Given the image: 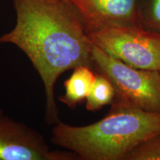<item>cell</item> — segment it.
Returning a JSON list of instances; mask_svg holds the SVG:
<instances>
[{
  "label": "cell",
  "instance_id": "obj_1",
  "mask_svg": "<svg viewBox=\"0 0 160 160\" xmlns=\"http://www.w3.org/2000/svg\"><path fill=\"white\" fill-rule=\"evenodd\" d=\"M16 25L0 43L17 46L27 55L45 88V121L59 122L54 86L64 72L80 65L93 68L92 46L85 28L65 0H13Z\"/></svg>",
  "mask_w": 160,
  "mask_h": 160
},
{
  "label": "cell",
  "instance_id": "obj_2",
  "mask_svg": "<svg viewBox=\"0 0 160 160\" xmlns=\"http://www.w3.org/2000/svg\"><path fill=\"white\" fill-rule=\"evenodd\" d=\"M160 133V112H148L114 99L105 117L91 125L58 122L51 142L81 160H125L139 144Z\"/></svg>",
  "mask_w": 160,
  "mask_h": 160
},
{
  "label": "cell",
  "instance_id": "obj_3",
  "mask_svg": "<svg viewBox=\"0 0 160 160\" xmlns=\"http://www.w3.org/2000/svg\"><path fill=\"white\" fill-rule=\"evenodd\" d=\"M93 68L105 75L115 88L114 99L148 112H160L159 71L132 67L92 46Z\"/></svg>",
  "mask_w": 160,
  "mask_h": 160
},
{
  "label": "cell",
  "instance_id": "obj_4",
  "mask_svg": "<svg viewBox=\"0 0 160 160\" xmlns=\"http://www.w3.org/2000/svg\"><path fill=\"white\" fill-rule=\"evenodd\" d=\"M88 37L93 45L127 65L159 71V33L141 26H120L99 30Z\"/></svg>",
  "mask_w": 160,
  "mask_h": 160
},
{
  "label": "cell",
  "instance_id": "obj_5",
  "mask_svg": "<svg viewBox=\"0 0 160 160\" xmlns=\"http://www.w3.org/2000/svg\"><path fill=\"white\" fill-rule=\"evenodd\" d=\"M68 151H51L42 136L0 111V160H77Z\"/></svg>",
  "mask_w": 160,
  "mask_h": 160
},
{
  "label": "cell",
  "instance_id": "obj_6",
  "mask_svg": "<svg viewBox=\"0 0 160 160\" xmlns=\"http://www.w3.org/2000/svg\"><path fill=\"white\" fill-rule=\"evenodd\" d=\"M74 10L87 34L107 28L140 26L138 0H65Z\"/></svg>",
  "mask_w": 160,
  "mask_h": 160
},
{
  "label": "cell",
  "instance_id": "obj_7",
  "mask_svg": "<svg viewBox=\"0 0 160 160\" xmlns=\"http://www.w3.org/2000/svg\"><path fill=\"white\" fill-rule=\"evenodd\" d=\"M88 65H80L73 69L71 77L64 83L65 93L59 98L60 102L74 109L78 104L86 99L97 74Z\"/></svg>",
  "mask_w": 160,
  "mask_h": 160
},
{
  "label": "cell",
  "instance_id": "obj_8",
  "mask_svg": "<svg viewBox=\"0 0 160 160\" xmlns=\"http://www.w3.org/2000/svg\"><path fill=\"white\" fill-rule=\"evenodd\" d=\"M116 95L115 88L108 78L97 72L91 91L86 98V109L95 112L111 104Z\"/></svg>",
  "mask_w": 160,
  "mask_h": 160
},
{
  "label": "cell",
  "instance_id": "obj_9",
  "mask_svg": "<svg viewBox=\"0 0 160 160\" xmlns=\"http://www.w3.org/2000/svg\"><path fill=\"white\" fill-rule=\"evenodd\" d=\"M137 11L140 26L160 33V0H138Z\"/></svg>",
  "mask_w": 160,
  "mask_h": 160
},
{
  "label": "cell",
  "instance_id": "obj_10",
  "mask_svg": "<svg viewBox=\"0 0 160 160\" xmlns=\"http://www.w3.org/2000/svg\"><path fill=\"white\" fill-rule=\"evenodd\" d=\"M125 160H160V133L139 144L126 156Z\"/></svg>",
  "mask_w": 160,
  "mask_h": 160
},
{
  "label": "cell",
  "instance_id": "obj_11",
  "mask_svg": "<svg viewBox=\"0 0 160 160\" xmlns=\"http://www.w3.org/2000/svg\"><path fill=\"white\" fill-rule=\"evenodd\" d=\"M159 73H160V69H159Z\"/></svg>",
  "mask_w": 160,
  "mask_h": 160
}]
</instances>
